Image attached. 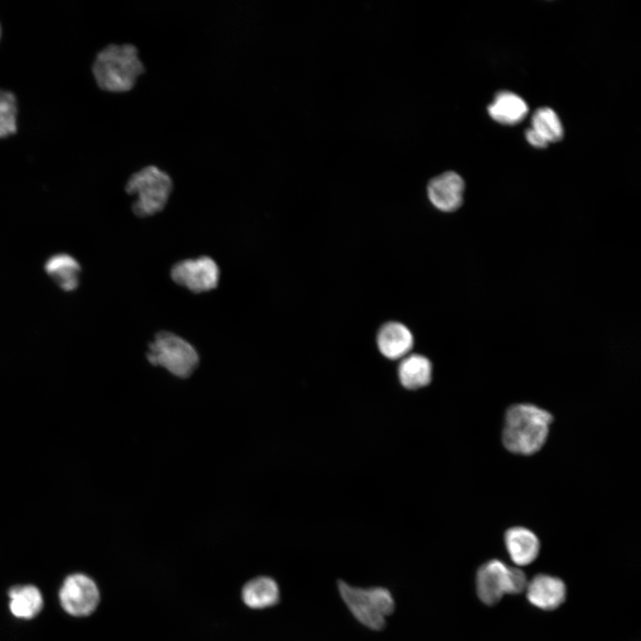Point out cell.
Instances as JSON below:
<instances>
[{"label": "cell", "instance_id": "obj_1", "mask_svg": "<svg viewBox=\"0 0 641 641\" xmlns=\"http://www.w3.org/2000/svg\"><path fill=\"white\" fill-rule=\"evenodd\" d=\"M553 416L531 403H516L507 408L501 432L503 446L511 453L532 455L546 443Z\"/></svg>", "mask_w": 641, "mask_h": 641}, {"label": "cell", "instance_id": "obj_2", "mask_svg": "<svg viewBox=\"0 0 641 641\" xmlns=\"http://www.w3.org/2000/svg\"><path fill=\"white\" fill-rule=\"evenodd\" d=\"M137 48L132 44H110L96 55L92 72L98 86L107 92L131 90L144 72Z\"/></svg>", "mask_w": 641, "mask_h": 641}, {"label": "cell", "instance_id": "obj_3", "mask_svg": "<svg viewBox=\"0 0 641 641\" xmlns=\"http://www.w3.org/2000/svg\"><path fill=\"white\" fill-rule=\"evenodd\" d=\"M172 190L170 175L156 166H147L134 173L126 184V191L136 196L132 210L139 217H148L161 212Z\"/></svg>", "mask_w": 641, "mask_h": 641}, {"label": "cell", "instance_id": "obj_4", "mask_svg": "<svg viewBox=\"0 0 641 641\" xmlns=\"http://www.w3.org/2000/svg\"><path fill=\"white\" fill-rule=\"evenodd\" d=\"M146 358L151 365L162 367L179 378L191 377L199 363V353L191 344L166 330L155 335Z\"/></svg>", "mask_w": 641, "mask_h": 641}, {"label": "cell", "instance_id": "obj_5", "mask_svg": "<svg viewBox=\"0 0 641 641\" xmlns=\"http://www.w3.org/2000/svg\"><path fill=\"white\" fill-rule=\"evenodd\" d=\"M170 276L177 285L199 294L218 286L220 270L214 259L204 256L175 263L170 270Z\"/></svg>", "mask_w": 641, "mask_h": 641}, {"label": "cell", "instance_id": "obj_6", "mask_svg": "<svg viewBox=\"0 0 641 641\" xmlns=\"http://www.w3.org/2000/svg\"><path fill=\"white\" fill-rule=\"evenodd\" d=\"M337 588L342 602L361 626L372 631H381L386 627V618L377 611L368 588L338 580Z\"/></svg>", "mask_w": 641, "mask_h": 641}, {"label": "cell", "instance_id": "obj_7", "mask_svg": "<svg viewBox=\"0 0 641 641\" xmlns=\"http://www.w3.org/2000/svg\"><path fill=\"white\" fill-rule=\"evenodd\" d=\"M59 596L62 608L68 613L78 617L92 613L100 600L99 589L94 581L81 573L68 576Z\"/></svg>", "mask_w": 641, "mask_h": 641}, {"label": "cell", "instance_id": "obj_8", "mask_svg": "<svg viewBox=\"0 0 641 641\" xmlns=\"http://www.w3.org/2000/svg\"><path fill=\"white\" fill-rule=\"evenodd\" d=\"M508 567L499 559H491L478 568L476 594L483 604L494 605L507 594Z\"/></svg>", "mask_w": 641, "mask_h": 641}, {"label": "cell", "instance_id": "obj_9", "mask_svg": "<svg viewBox=\"0 0 641 641\" xmlns=\"http://www.w3.org/2000/svg\"><path fill=\"white\" fill-rule=\"evenodd\" d=\"M464 188V181L458 174L446 171L429 181L427 196L440 211L453 212L463 203Z\"/></svg>", "mask_w": 641, "mask_h": 641}, {"label": "cell", "instance_id": "obj_10", "mask_svg": "<svg viewBox=\"0 0 641 641\" xmlns=\"http://www.w3.org/2000/svg\"><path fill=\"white\" fill-rule=\"evenodd\" d=\"M525 590L528 601L544 611L556 609L566 597V587L563 580L544 573L533 576L528 581Z\"/></svg>", "mask_w": 641, "mask_h": 641}, {"label": "cell", "instance_id": "obj_11", "mask_svg": "<svg viewBox=\"0 0 641 641\" xmlns=\"http://www.w3.org/2000/svg\"><path fill=\"white\" fill-rule=\"evenodd\" d=\"M504 542L510 559L518 566L531 564L539 556L540 540L526 527L508 528L504 534Z\"/></svg>", "mask_w": 641, "mask_h": 641}, {"label": "cell", "instance_id": "obj_12", "mask_svg": "<svg viewBox=\"0 0 641 641\" xmlns=\"http://www.w3.org/2000/svg\"><path fill=\"white\" fill-rule=\"evenodd\" d=\"M377 344L385 357L398 360L410 353L414 339L412 333L405 325L397 321H389L379 329Z\"/></svg>", "mask_w": 641, "mask_h": 641}, {"label": "cell", "instance_id": "obj_13", "mask_svg": "<svg viewBox=\"0 0 641 641\" xmlns=\"http://www.w3.org/2000/svg\"><path fill=\"white\" fill-rule=\"evenodd\" d=\"M528 110L524 100L509 91L497 93L492 102L487 108L491 118L504 125L520 123L526 117Z\"/></svg>", "mask_w": 641, "mask_h": 641}, {"label": "cell", "instance_id": "obj_14", "mask_svg": "<svg viewBox=\"0 0 641 641\" xmlns=\"http://www.w3.org/2000/svg\"><path fill=\"white\" fill-rule=\"evenodd\" d=\"M45 270L62 290L72 291L79 284L81 267L70 255L61 253L50 256L45 262Z\"/></svg>", "mask_w": 641, "mask_h": 641}, {"label": "cell", "instance_id": "obj_15", "mask_svg": "<svg viewBox=\"0 0 641 641\" xmlns=\"http://www.w3.org/2000/svg\"><path fill=\"white\" fill-rule=\"evenodd\" d=\"M280 598L278 583L271 577L261 576L249 580L242 589L244 603L253 609L276 605Z\"/></svg>", "mask_w": 641, "mask_h": 641}, {"label": "cell", "instance_id": "obj_16", "mask_svg": "<svg viewBox=\"0 0 641 641\" xmlns=\"http://www.w3.org/2000/svg\"><path fill=\"white\" fill-rule=\"evenodd\" d=\"M401 384L408 389H418L427 385L432 379V363L420 354L406 355L398 368Z\"/></svg>", "mask_w": 641, "mask_h": 641}, {"label": "cell", "instance_id": "obj_17", "mask_svg": "<svg viewBox=\"0 0 641 641\" xmlns=\"http://www.w3.org/2000/svg\"><path fill=\"white\" fill-rule=\"evenodd\" d=\"M9 597L10 610L17 618L31 619L43 607V596L37 588L32 585L13 587L9 591Z\"/></svg>", "mask_w": 641, "mask_h": 641}, {"label": "cell", "instance_id": "obj_18", "mask_svg": "<svg viewBox=\"0 0 641 641\" xmlns=\"http://www.w3.org/2000/svg\"><path fill=\"white\" fill-rule=\"evenodd\" d=\"M548 143L556 142L564 136V127L557 114L549 107H541L531 117V126Z\"/></svg>", "mask_w": 641, "mask_h": 641}, {"label": "cell", "instance_id": "obj_19", "mask_svg": "<svg viewBox=\"0 0 641 641\" xmlns=\"http://www.w3.org/2000/svg\"><path fill=\"white\" fill-rule=\"evenodd\" d=\"M17 107L15 95L9 91L0 89V139L17 132Z\"/></svg>", "mask_w": 641, "mask_h": 641}, {"label": "cell", "instance_id": "obj_20", "mask_svg": "<svg viewBox=\"0 0 641 641\" xmlns=\"http://www.w3.org/2000/svg\"><path fill=\"white\" fill-rule=\"evenodd\" d=\"M369 593L377 611L384 616H391L396 607L395 600L391 590L383 586L368 587Z\"/></svg>", "mask_w": 641, "mask_h": 641}, {"label": "cell", "instance_id": "obj_21", "mask_svg": "<svg viewBox=\"0 0 641 641\" xmlns=\"http://www.w3.org/2000/svg\"><path fill=\"white\" fill-rule=\"evenodd\" d=\"M527 584V577L521 569L517 567H508L507 594H520L526 589Z\"/></svg>", "mask_w": 641, "mask_h": 641}, {"label": "cell", "instance_id": "obj_22", "mask_svg": "<svg viewBox=\"0 0 641 641\" xmlns=\"http://www.w3.org/2000/svg\"><path fill=\"white\" fill-rule=\"evenodd\" d=\"M525 138L527 142L536 148H545L548 146V142L532 128L529 127L525 131Z\"/></svg>", "mask_w": 641, "mask_h": 641}, {"label": "cell", "instance_id": "obj_23", "mask_svg": "<svg viewBox=\"0 0 641 641\" xmlns=\"http://www.w3.org/2000/svg\"><path fill=\"white\" fill-rule=\"evenodd\" d=\"M0 38H1V26H0Z\"/></svg>", "mask_w": 641, "mask_h": 641}]
</instances>
